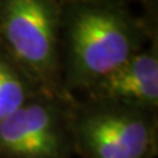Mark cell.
<instances>
[{"label": "cell", "instance_id": "1", "mask_svg": "<svg viewBox=\"0 0 158 158\" xmlns=\"http://www.w3.org/2000/svg\"><path fill=\"white\" fill-rule=\"evenodd\" d=\"M157 34V11L137 16L125 0H85L62 6V88L86 92L141 52Z\"/></svg>", "mask_w": 158, "mask_h": 158}, {"label": "cell", "instance_id": "7", "mask_svg": "<svg viewBox=\"0 0 158 158\" xmlns=\"http://www.w3.org/2000/svg\"><path fill=\"white\" fill-rule=\"evenodd\" d=\"M144 3L145 8H150V7H157V0H141Z\"/></svg>", "mask_w": 158, "mask_h": 158}, {"label": "cell", "instance_id": "4", "mask_svg": "<svg viewBox=\"0 0 158 158\" xmlns=\"http://www.w3.org/2000/svg\"><path fill=\"white\" fill-rule=\"evenodd\" d=\"M74 96L40 91L0 124V158H71Z\"/></svg>", "mask_w": 158, "mask_h": 158}, {"label": "cell", "instance_id": "8", "mask_svg": "<svg viewBox=\"0 0 158 158\" xmlns=\"http://www.w3.org/2000/svg\"><path fill=\"white\" fill-rule=\"evenodd\" d=\"M54 2H57L58 4H61V6H63V4H69V3H77V2H85V0H54Z\"/></svg>", "mask_w": 158, "mask_h": 158}, {"label": "cell", "instance_id": "5", "mask_svg": "<svg viewBox=\"0 0 158 158\" xmlns=\"http://www.w3.org/2000/svg\"><path fill=\"white\" fill-rule=\"evenodd\" d=\"M87 99L158 110V38L85 92Z\"/></svg>", "mask_w": 158, "mask_h": 158}, {"label": "cell", "instance_id": "3", "mask_svg": "<svg viewBox=\"0 0 158 158\" xmlns=\"http://www.w3.org/2000/svg\"><path fill=\"white\" fill-rule=\"evenodd\" d=\"M74 154L82 158H154L157 111L75 99L71 107Z\"/></svg>", "mask_w": 158, "mask_h": 158}, {"label": "cell", "instance_id": "2", "mask_svg": "<svg viewBox=\"0 0 158 158\" xmlns=\"http://www.w3.org/2000/svg\"><path fill=\"white\" fill-rule=\"evenodd\" d=\"M61 12L54 0H0V48L42 91L62 88Z\"/></svg>", "mask_w": 158, "mask_h": 158}, {"label": "cell", "instance_id": "6", "mask_svg": "<svg viewBox=\"0 0 158 158\" xmlns=\"http://www.w3.org/2000/svg\"><path fill=\"white\" fill-rule=\"evenodd\" d=\"M42 91L0 48V124Z\"/></svg>", "mask_w": 158, "mask_h": 158}]
</instances>
